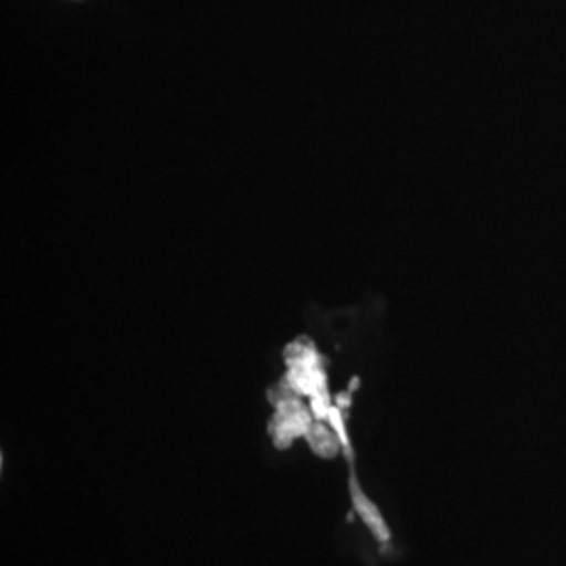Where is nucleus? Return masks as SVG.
<instances>
[{
    "label": "nucleus",
    "instance_id": "f257e3e1",
    "mask_svg": "<svg viewBox=\"0 0 566 566\" xmlns=\"http://www.w3.org/2000/svg\"><path fill=\"white\" fill-rule=\"evenodd\" d=\"M294 357L287 359L290 364V374L287 380L294 390L311 395L313 397V407L317 418H325L327 413V399H325V376L322 369V359L313 350V346H292Z\"/></svg>",
    "mask_w": 566,
    "mask_h": 566
},
{
    "label": "nucleus",
    "instance_id": "f03ea898",
    "mask_svg": "<svg viewBox=\"0 0 566 566\" xmlns=\"http://www.w3.org/2000/svg\"><path fill=\"white\" fill-rule=\"evenodd\" d=\"M313 428V418L308 409L298 399H280L277 411L271 422L273 441L280 449H287L298 437H306Z\"/></svg>",
    "mask_w": 566,
    "mask_h": 566
},
{
    "label": "nucleus",
    "instance_id": "7ed1b4c3",
    "mask_svg": "<svg viewBox=\"0 0 566 566\" xmlns=\"http://www.w3.org/2000/svg\"><path fill=\"white\" fill-rule=\"evenodd\" d=\"M353 497H355V507L361 512L365 523L371 526L374 535H376L378 539L386 542V539H388V528H386L385 521H382V516H380V512L376 510V506H374V504H369L364 493L357 489V485H355V479H353Z\"/></svg>",
    "mask_w": 566,
    "mask_h": 566
},
{
    "label": "nucleus",
    "instance_id": "20e7f679",
    "mask_svg": "<svg viewBox=\"0 0 566 566\" xmlns=\"http://www.w3.org/2000/svg\"><path fill=\"white\" fill-rule=\"evenodd\" d=\"M306 441L311 443L313 451L322 458H334L338 453V441H336L334 432L325 426H313L311 432L306 434Z\"/></svg>",
    "mask_w": 566,
    "mask_h": 566
}]
</instances>
